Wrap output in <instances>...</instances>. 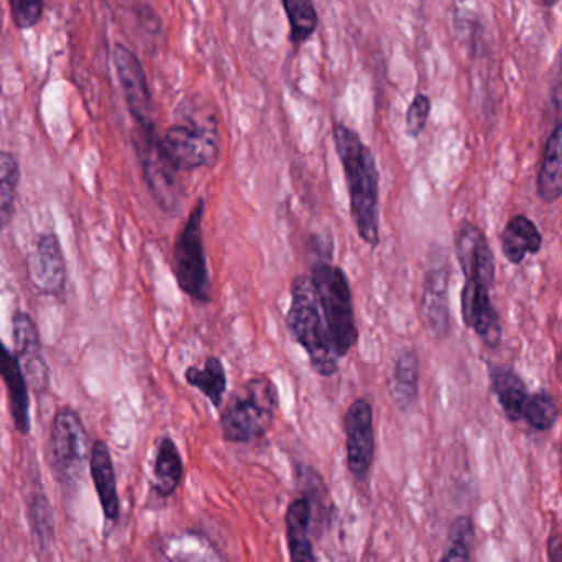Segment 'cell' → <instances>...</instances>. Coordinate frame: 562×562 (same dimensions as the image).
Instances as JSON below:
<instances>
[{
  "label": "cell",
  "mask_w": 562,
  "mask_h": 562,
  "mask_svg": "<svg viewBox=\"0 0 562 562\" xmlns=\"http://www.w3.org/2000/svg\"><path fill=\"white\" fill-rule=\"evenodd\" d=\"M334 147L349 188L350 216L360 239L370 247L380 243L379 168L372 150L360 135L344 124H334Z\"/></svg>",
  "instance_id": "1"
},
{
  "label": "cell",
  "mask_w": 562,
  "mask_h": 562,
  "mask_svg": "<svg viewBox=\"0 0 562 562\" xmlns=\"http://www.w3.org/2000/svg\"><path fill=\"white\" fill-rule=\"evenodd\" d=\"M279 409V390L269 375L247 380L231 395L221 413V429L226 441L252 442L272 428Z\"/></svg>",
  "instance_id": "2"
},
{
  "label": "cell",
  "mask_w": 562,
  "mask_h": 562,
  "mask_svg": "<svg viewBox=\"0 0 562 562\" xmlns=\"http://www.w3.org/2000/svg\"><path fill=\"white\" fill-rule=\"evenodd\" d=\"M291 337L306 350L311 367L317 375L329 379L339 369L329 330L324 323L316 294L307 277H297L291 284V303L286 313Z\"/></svg>",
  "instance_id": "3"
},
{
  "label": "cell",
  "mask_w": 562,
  "mask_h": 562,
  "mask_svg": "<svg viewBox=\"0 0 562 562\" xmlns=\"http://www.w3.org/2000/svg\"><path fill=\"white\" fill-rule=\"evenodd\" d=\"M310 281L329 330L334 352L342 359L359 340L349 280L340 267L317 262L311 269Z\"/></svg>",
  "instance_id": "4"
},
{
  "label": "cell",
  "mask_w": 562,
  "mask_h": 562,
  "mask_svg": "<svg viewBox=\"0 0 562 562\" xmlns=\"http://www.w3.org/2000/svg\"><path fill=\"white\" fill-rule=\"evenodd\" d=\"M91 448L78 413L69 406L59 408L49 432V468L63 487H76L82 481Z\"/></svg>",
  "instance_id": "5"
},
{
  "label": "cell",
  "mask_w": 562,
  "mask_h": 562,
  "mask_svg": "<svg viewBox=\"0 0 562 562\" xmlns=\"http://www.w3.org/2000/svg\"><path fill=\"white\" fill-rule=\"evenodd\" d=\"M206 201H196L173 247L175 277L181 290L198 303L211 301V277L204 252L203 220Z\"/></svg>",
  "instance_id": "6"
},
{
  "label": "cell",
  "mask_w": 562,
  "mask_h": 562,
  "mask_svg": "<svg viewBox=\"0 0 562 562\" xmlns=\"http://www.w3.org/2000/svg\"><path fill=\"white\" fill-rule=\"evenodd\" d=\"M160 142L165 155L181 173L211 167L220 157V131L214 117L188 115L168 127Z\"/></svg>",
  "instance_id": "7"
},
{
  "label": "cell",
  "mask_w": 562,
  "mask_h": 562,
  "mask_svg": "<svg viewBox=\"0 0 562 562\" xmlns=\"http://www.w3.org/2000/svg\"><path fill=\"white\" fill-rule=\"evenodd\" d=\"M134 145L151 196L161 210L175 213L183 198L181 171L165 155L157 128L135 127Z\"/></svg>",
  "instance_id": "8"
},
{
  "label": "cell",
  "mask_w": 562,
  "mask_h": 562,
  "mask_svg": "<svg viewBox=\"0 0 562 562\" xmlns=\"http://www.w3.org/2000/svg\"><path fill=\"white\" fill-rule=\"evenodd\" d=\"M347 468L357 481H366L375 459L373 408L366 398H357L344 415Z\"/></svg>",
  "instance_id": "9"
},
{
  "label": "cell",
  "mask_w": 562,
  "mask_h": 562,
  "mask_svg": "<svg viewBox=\"0 0 562 562\" xmlns=\"http://www.w3.org/2000/svg\"><path fill=\"white\" fill-rule=\"evenodd\" d=\"M112 58H114L119 85L124 92L125 104L134 119L135 127L155 128L154 99H151L147 75L140 59L121 43L114 46Z\"/></svg>",
  "instance_id": "10"
},
{
  "label": "cell",
  "mask_w": 562,
  "mask_h": 562,
  "mask_svg": "<svg viewBox=\"0 0 562 562\" xmlns=\"http://www.w3.org/2000/svg\"><path fill=\"white\" fill-rule=\"evenodd\" d=\"M492 284V281L465 279L461 311L465 326L474 330L488 349H497L502 342V324L491 300Z\"/></svg>",
  "instance_id": "11"
},
{
  "label": "cell",
  "mask_w": 562,
  "mask_h": 562,
  "mask_svg": "<svg viewBox=\"0 0 562 562\" xmlns=\"http://www.w3.org/2000/svg\"><path fill=\"white\" fill-rule=\"evenodd\" d=\"M26 272L33 286L49 296H59L66 286V262L61 244L55 233H45L36 240L26 260Z\"/></svg>",
  "instance_id": "12"
},
{
  "label": "cell",
  "mask_w": 562,
  "mask_h": 562,
  "mask_svg": "<svg viewBox=\"0 0 562 562\" xmlns=\"http://www.w3.org/2000/svg\"><path fill=\"white\" fill-rule=\"evenodd\" d=\"M13 352L22 363L26 382L36 393L45 392L49 385V370L42 353L38 329L32 317L16 311L12 319Z\"/></svg>",
  "instance_id": "13"
},
{
  "label": "cell",
  "mask_w": 562,
  "mask_h": 562,
  "mask_svg": "<svg viewBox=\"0 0 562 562\" xmlns=\"http://www.w3.org/2000/svg\"><path fill=\"white\" fill-rule=\"evenodd\" d=\"M448 290V266L429 269L425 277V283H423L422 317L426 329L438 339H445L451 330Z\"/></svg>",
  "instance_id": "14"
},
{
  "label": "cell",
  "mask_w": 562,
  "mask_h": 562,
  "mask_svg": "<svg viewBox=\"0 0 562 562\" xmlns=\"http://www.w3.org/2000/svg\"><path fill=\"white\" fill-rule=\"evenodd\" d=\"M0 379L5 383L9 395L10 415L20 435L30 432L29 382L23 373L22 363L15 352H10L0 340Z\"/></svg>",
  "instance_id": "15"
},
{
  "label": "cell",
  "mask_w": 562,
  "mask_h": 562,
  "mask_svg": "<svg viewBox=\"0 0 562 562\" xmlns=\"http://www.w3.org/2000/svg\"><path fill=\"white\" fill-rule=\"evenodd\" d=\"M89 471L94 482L95 494L101 504L105 520L115 524L121 517V501H119L117 479H115L114 462L108 445L101 439L92 442L89 456Z\"/></svg>",
  "instance_id": "16"
},
{
  "label": "cell",
  "mask_w": 562,
  "mask_h": 562,
  "mask_svg": "<svg viewBox=\"0 0 562 562\" xmlns=\"http://www.w3.org/2000/svg\"><path fill=\"white\" fill-rule=\"evenodd\" d=\"M311 518H313V510L306 497L294 498L288 505L284 528H286L290 562H316L310 538Z\"/></svg>",
  "instance_id": "17"
},
{
  "label": "cell",
  "mask_w": 562,
  "mask_h": 562,
  "mask_svg": "<svg viewBox=\"0 0 562 562\" xmlns=\"http://www.w3.org/2000/svg\"><path fill=\"white\" fill-rule=\"evenodd\" d=\"M389 392L402 412H408L415 405L419 393V360L415 350L402 349L396 353L390 373Z\"/></svg>",
  "instance_id": "18"
},
{
  "label": "cell",
  "mask_w": 562,
  "mask_h": 562,
  "mask_svg": "<svg viewBox=\"0 0 562 562\" xmlns=\"http://www.w3.org/2000/svg\"><path fill=\"white\" fill-rule=\"evenodd\" d=\"M501 243L505 259L518 266L525 257L540 252L543 237L533 221L527 216H514L505 226Z\"/></svg>",
  "instance_id": "19"
},
{
  "label": "cell",
  "mask_w": 562,
  "mask_h": 562,
  "mask_svg": "<svg viewBox=\"0 0 562 562\" xmlns=\"http://www.w3.org/2000/svg\"><path fill=\"white\" fill-rule=\"evenodd\" d=\"M537 190L547 203H553L562 196V124L548 138L538 171Z\"/></svg>",
  "instance_id": "20"
},
{
  "label": "cell",
  "mask_w": 562,
  "mask_h": 562,
  "mask_svg": "<svg viewBox=\"0 0 562 562\" xmlns=\"http://www.w3.org/2000/svg\"><path fill=\"white\" fill-rule=\"evenodd\" d=\"M183 459L173 439L164 438L158 445L154 462V492L167 498L180 487L183 479Z\"/></svg>",
  "instance_id": "21"
},
{
  "label": "cell",
  "mask_w": 562,
  "mask_h": 562,
  "mask_svg": "<svg viewBox=\"0 0 562 562\" xmlns=\"http://www.w3.org/2000/svg\"><path fill=\"white\" fill-rule=\"evenodd\" d=\"M184 380L188 385L200 390L214 408H221L227 390V373L220 357H207L203 367H188Z\"/></svg>",
  "instance_id": "22"
},
{
  "label": "cell",
  "mask_w": 562,
  "mask_h": 562,
  "mask_svg": "<svg viewBox=\"0 0 562 562\" xmlns=\"http://www.w3.org/2000/svg\"><path fill=\"white\" fill-rule=\"evenodd\" d=\"M492 390L498 398L505 415L510 422L524 419L525 403L528 400V390L520 375L508 369L492 370Z\"/></svg>",
  "instance_id": "23"
},
{
  "label": "cell",
  "mask_w": 562,
  "mask_h": 562,
  "mask_svg": "<svg viewBox=\"0 0 562 562\" xmlns=\"http://www.w3.org/2000/svg\"><path fill=\"white\" fill-rule=\"evenodd\" d=\"M288 23L290 38L294 45L306 43L319 26V15L313 0H281Z\"/></svg>",
  "instance_id": "24"
},
{
  "label": "cell",
  "mask_w": 562,
  "mask_h": 562,
  "mask_svg": "<svg viewBox=\"0 0 562 562\" xmlns=\"http://www.w3.org/2000/svg\"><path fill=\"white\" fill-rule=\"evenodd\" d=\"M19 180L20 168L15 158L9 151L0 150V229L12 223Z\"/></svg>",
  "instance_id": "25"
},
{
  "label": "cell",
  "mask_w": 562,
  "mask_h": 562,
  "mask_svg": "<svg viewBox=\"0 0 562 562\" xmlns=\"http://www.w3.org/2000/svg\"><path fill=\"white\" fill-rule=\"evenodd\" d=\"M474 525L469 517H459L449 530L448 547L439 562H472L471 547Z\"/></svg>",
  "instance_id": "26"
},
{
  "label": "cell",
  "mask_w": 562,
  "mask_h": 562,
  "mask_svg": "<svg viewBox=\"0 0 562 562\" xmlns=\"http://www.w3.org/2000/svg\"><path fill=\"white\" fill-rule=\"evenodd\" d=\"M560 409L554 403L553 396L547 393H535L528 396L527 403L524 408V419L537 429V431H550L554 423L558 422Z\"/></svg>",
  "instance_id": "27"
},
{
  "label": "cell",
  "mask_w": 562,
  "mask_h": 562,
  "mask_svg": "<svg viewBox=\"0 0 562 562\" xmlns=\"http://www.w3.org/2000/svg\"><path fill=\"white\" fill-rule=\"evenodd\" d=\"M30 517H32L36 540L42 543V547H46L53 540V514L45 495L38 494L33 497Z\"/></svg>",
  "instance_id": "28"
},
{
  "label": "cell",
  "mask_w": 562,
  "mask_h": 562,
  "mask_svg": "<svg viewBox=\"0 0 562 562\" xmlns=\"http://www.w3.org/2000/svg\"><path fill=\"white\" fill-rule=\"evenodd\" d=\"M9 5L16 29L30 30L42 20L45 0H9Z\"/></svg>",
  "instance_id": "29"
},
{
  "label": "cell",
  "mask_w": 562,
  "mask_h": 562,
  "mask_svg": "<svg viewBox=\"0 0 562 562\" xmlns=\"http://www.w3.org/2000/svg\"><path fill=\"white\" fill-rule=\"evenodd\" d=\"M429 114H431V99L426 94H416L406 111V134L418 138L428 124Z\"/></svg>",
  "instance_id": "30"
},
{
  "label": "cell",
  "mask_w": 562,
  "mask_h": 562,
  "mask_svg": "<svg viewBox=\"0 0 562 562\" xmlns=\"http://www.w3.org/2000/svg\"><path fill=\"white\" fill-rule=\"evenodd\" d=\"M548 560L550 562H562V535H554L548 541Z\"/></svg>",
  "instance_id": "31"
},
{
  "label": "cell",
  "mask_w": 562,
  "mask_h": 562,
  "mask_svg": "<svg viewBox=\"0 0 562 562\" xmlns=\"http://www.w3.org/2000/svg\"><path fill=\"white\" fill-rule=\"evenodd\" d=\"M560 2L561 0H540L541 5L547 7V9H553Z\"/></svg>",
  "instance_id": "32"
},
{
  "label": "cell",
  "mask_w": 562,
  "mask_h": 562,
  "mask_svg": "<svg viewBox=\"0 0 562 562\" xmlns=\"http://www.w3.org/2000/svg\"><path fill=\"white\" fill-rule=\"evenodd\" d=\"M558 370H560V376L562 382V347L560 350V356H558Z\"/></svg>",
  "instance_id": "33"
},
{
  "label": "cell",
  "mask_w": 562,
  "mask_h": 562,
  "mask_svg": "<svg viewBox=\"0 0 562 562\" xmlns=\"http://www.w3.org/2000/svg\"><path fill=\"white\" fill-rule=\"evenodd\" d=\"M557 91L561 92V94H562V63H561L560 85H558Z\"/></svg>",
  "instance_id": "34"
},
{
  "label": "cell",
  "mask_w": 562,
  "mask_h": 562,
  "mask_svg": "<svg viewBox=\"0 0 562 562\" xmlns=\"http://www.w3.org/2000/svg\"><path fill=\"white\" fill-rule=\"evenodd\" d=\"M561 465H562V449H561Z\"/></svg>",
  "instance_id": "35"
}]
</instances>
